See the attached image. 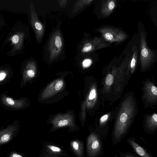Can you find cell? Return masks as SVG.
<instances>
[{
	"label": "cell",
	"mask_w": 157,
	"mask_h": 157,
	"mask_svg": "<svg viewBox=\"0 0 157 157\" xmlns=\"http://www.w3.org/2000/svg\"><path fill=\"white\" fill-rule=\"evenodd\" d=\"M133 102L131 97L128 98L122 105L112 133V141L113 145L120 142L127 133L134 113Z\"/></svg>",
	"instance_id": "cell-1"
},
{
	"label": "cell",
	"mask_w": 157,
	"mask_h": 157,
	"mask_svg": "<svg viewBox=\"0 0 157 157\" xmlns=\"http://www.w3.org/2000/svg\"><path fill=\"white\" fill-rule=\"evenodd\" d=\"M71 124L70 120L63 119L58 121H56L54 123V124L55 127H60L66 125H69Z\"/></svg>",
	"instance_id": "cell-14"
},
{
	"label": "cell",
	"mask_w": 157,
	"mask_h": 157,
	"mask_svg": "<svg viewBox=\"0 0 157 157\" xmlns=\"http://www.w3.org/2000/svg\"><path fill=\"white\" fill-rule=\"evenodd\" d=\"M10 157H23L21 155L15 152H13L12 153L10 156Z\"/></svg>",
	"instance_id": "cell-26"
},
{
	"label": "cell",
	"mask_w": 157,
	"mask_h": 157,
	"mask_svg": "<svg viewBox=\"0 0 157 157\" xmlns=\"http://www.w3.org/2000/svg\"><path fill=\"white\" fill-rule=\"evenodd\" d=\"M146 89V95L149 100H154L156 98L157 88L155 85L149 84L147 85Z\"/></svg>",
	"instance_id": "cell-12"
},
{
	"label": "cell",
	"mask_w": 157,
	"mask_h": 157,
	"mask_svg": "<svg viewBox=\"0 0 157 157\" xmlns=\"http://www.w3.org/2000/svg\"><path fill=\"white\" fill-rule=\"evenodd\" d=\"M117 157H137L136 155L130 152H123L120 153L119 156H117Z\"/></svg>",
	"instance_id": "cell-16"
},
{
	"label": "cell",
	"mask_w": 157,
	"mask_h": 157,
	"mask_svg": "<svg viewBox=\"0 0 157 157\" xmlns=\"http://www.w3.org/2000/svg\"><path fill=\"white\" fill-rule=\"evenodd\" d=\"M127 143L132 148L135 152L140 157H154L144 147L138 144L132 137H130L127 140Z\"/></svg>",
	"instance_id": "cell-7"
},
{
	"label": "cell",
	"mask_w": 157,
	"mask_h": 157,
	"mask_svg": "<svg viewBox=\"0 0 157 157\" xmlns=\"http://www.w3.org/2000/svg\"><path fill=\"white\" fill-rule=\"evenodd\" d=\"M108 118V115L105 114L102 116L100 119V127H101L106 122Z\"/></svg>",
	"instance_id": "cell-19"
},
{
	"label": "cell",
	"mask_w": 157,
	"mask_h": 157,
	"mask_svg": "<svg viewBox=\"0 0 157 157\" xmlns=\"http://www.w3.org/2000/svg\"><path fill=\"white\" fill-rule=\"evenodd\" d=\"M107 46V44L102 38L96 36L93 40L84 44L82 51L87 52L106 48Z\"/></svg>",
	"instance_id": "cell-5"
},
{
	"label": "cell",
	"mask_w": 157,
	"mask_h": 157,
	"mask_svg": "<svg viewBox=\"0 0 157 157\" xmlns=\"http://www.w3.org/2000/svg\"><path fill=\"white\" fill-rule=\"evenodd\" d=\"M6 76V74L4 73H1L0 74V80L3 79Z\"/></svg>",
	"instance_id": "cell-27"
},
{
	"label": "cell",
	"mask_w": 157,
	"mask_h": 157,
	"mask_svg": "<svg viewBox=\"0 0 157 157\" xmlns=\"http://www.w3.org/2000/svg\"><path fill=\"white\" fill-rule=\"evenodd\" d=\"M27 75L30 77H33L35 75V73L32 70H29L27 71Z\"/></svg>",
	"instance_id": "cell-24"
},
{
	"label": "cell",
	"mask_w": 157,
	"mask_h": 157,
	"mask_svg": "<svg viewBox=\"0 0 157 157\" xmlns=\"http://www.w3.org/2000/svg\"><path fill=\"white\" fill-rule=\"evenodd\" d=\"M55 44L56 47L60 48L62 45L61 39L59 36H56L55 39Z\"/></svg>",
	"instance_id": "cell-18"
},
{
	"label": "cell",
	"mask_w": 157,
	"mask_h": 157,
	"mask_svg": "<svg viewBox=\"0 0 157 157\" xmlns=\"http://www.w3.org/2000/svg\"><path fill=\"white\" fill-rule=\"evenodd\" d=\"M7 102L10 105H13L14 104V101L10 98H7L6 99Z\"/></svg>",
	"instance_id": "cell-25"
},
{
	"label": "cell",
	"mask_w": 157,
	"mask_h": 157,
	"mask_svg": "<svg viewBox=\"0 0 157 157\" xmlns=\"http://www.w3.org/2000/svg\"><path fill=\"white\" fill-rule=\"evenodd\" d=\"M63 82L62 80H59L56 83L55 86V89L56 90H59L62 87Z\"/></svg>",
	"instance_id": "cell-20"
},
{
	"label": "cell",
	"mask_w": 157,
	"mask_h": 157,
	"mask_svg": "<svg viewBox=\"0 0 157 157\" xmlns=\"http://www.w3.org/2000/svg\"><path fill=\"white\" fill-rule=\"evenodd\" d=\"M131 51L132 56L129 64V68L132 72L135 69L137 60L138 50L137 46L136 45H134Z\"/></svg>",
	"instance_id": "cell-11"
},
{
	"label": "cell",
	"mask_w": 157,
	"mask_h": 157,
	"mask_svg": "<svg viewBox=\"0 0 157 157\" xmlns=\"http://www.w3.org/2000/svg\"><path fill=\"white\" fill-rule=\"evenodd\" d=\"M139 35L140 60L141 68L145 69L155 61L157 57L156 52L148 47L147 40V34L145 32L140 31Z\"/></svg>",
	"instance_id": "cell-2"
},
{
	"label": "cell",
	"mask_w": 157,
	"mask_h": 157,
	"mask_svg": "<svg viewBox=\"0 0 157 157\" xmlns=\"http://www.w3.org/2000/svg\"><path fill=\"white\" fill-rule=\"evenodd\" d=\"M1 3V1L0 0V3Z\"/></svg>",
	"instance_id": "cell-28"
},
{
	"label": "cell",
	"mask_w": 157,
	"mask_h": 157,
	"mask_svg": "<svg viewBox=\"0 0 157 157\" xmlns=\"http://www.w3.org/2000/svg\"><path fill=\"white\" fill-rule=\"evenodd\" d=\"M101 37L106 42L120 43L128 37V35L123 30L117 28L108 26L101 27L97 29Z\"/></svg>",
	"instance_id": "cell-3"
},
{
	"label": "cell",
	"mask_w": 157,
	"mask_h": 157,
	"mask_svg": "<svg viewBox=\"0 0 157 157\" xmlns=\"http://www.w3.org/2000/svg\"><path fill=\"white\" fill-rule=\"evenodd\" d=\"M34 26L35 28L37 30H40L42 29V25L39 22H36L34 23Z\"/></svg>",
	"instance_id": "cell-23"
},
{
	"label": "cell",
	"mask_w": 157,
	"mask_h": 157,
	"mask_svg": "<svg viewBox=\"0 0 157 157\" xmlns=\"http://www.w3.org/2000/svg\"><path fill=\"white\" fill-rule=\"evenodd\" d=\"M92 63L91 60L89 59L84 60L82 63V64L85 67H87L90 66Z\"/></svg>",
	"instance_id": "cell-21"
},
{
	"label": "cell",
	"mask_w": 157,
	"mask_h": 157,
	"mask_svg": "<svg viewBox=\"0 0 157 157\" xmlns=\"http://www.w3.org/2000/svg\"><path fill=\"white\" fill-rule=\"evenodd\" d=\"M24 34L22 32L16 33L12 35L9 39L13 45L12 52L20 50L22 46Z\"/></svg>",
	"instance_id": "cell-8"
},
{
	"label": "cell",
	"mask_w": 157,
	"mask_h": 157,
	"mask_svg": "<svg viewBox=\"0 0 157 157\" xmlns=\"http://www.w3.org/2000/svg\"><path fill=\"white\" fill-rule=\"evenodd\" d=\"M71 145L74 152L78 156H82L83 153V147L82 144L77 140H72Z\"/></svg>",
	"instance_id": "cell-10"
},
{
	"label": "cell",
	"mask_w": 157,
	"mask_h": 157,
	"mask_svg": "<svg viewBox=\"0 0 157 157\" xmlns=\"http://www.w3.org/2000/svg\"><path fill=\"white\" fill-rule=\"evenodd\" d=\"M113 81V75L111 74H108L106 76L105 82L106 84L108 86L111 85Z\"/></svg>",
	"instance_id": "cell-15"
},
{
	"label": "cell",
	"mask_w": 157,
	"mask_h": 157,
	"mask_svg": "<svg viewBox=\"0 0 157 157\" xmlns=\"http://www.w3.org/2000/svg\"><path fill=\"white\" fill-rule=\"evenodd\" d=\"M146 127L149 133L154 132L157 126V115L154 113L148 118L146 122Z\"/></svg>",
	"instance_id": "cell-9"
},
{
	"label": "cell",
	"mask_w": 157,
	"mask_h": 157,
	"mask_svg": "<svg viewBox=\"0 0 157 157\" xmlns=\"http://www.w3.org/2000/svg\"><path fill=\"white\" fill-rule=\"evenodd\" d=\"M13 129H9L0 132V145L8 142L11 139Z\"/></svg>",
	"instance_id": "cell-13"
},
{
	"label": "cell",
	"mask_w": 157,
	"mask_h": 157,
	"mask_svg": "<svg viewBox=\"0 0 157 157\" xmlns=\"http://www.w3.org/2000/svg\"><path fill=\"white\" fill-rule=\"evenodd\" d=\"M117 3L115 0L102 1L100 10L101 15L106 17L110 15L116 8Z\"/></svg>",
	"instance_id": "cell-6"
},
{
	"label": "cell",
	"mask_w": 157,
	"mask_h": 157,
	"mask_svg": "<svg viewBox=\"0 0 157 157\" xmlns=\"http://www.w3.org/2000/svg\"></svg>",
	"instance_id": "cell-29"
},
{
	"label": "cell",
	"mask_w": 157,
	"mask_h": 157,
	"mask_svg": "<svg viewBox=\"0 0 157 157\" xmlns=\"http://www.w3.org/2000/svg\"><path fill=\"white\" fill-rule=\"evenodd\" d=\"M102 138L94 132L88 136L87 142V154L88 157H97L102 155L103 145Z\"/></svg>",
	"instance_id": "cell-4"
},
{
	"label": "cell",
	"mask_w": 157,
	"mask_h": 157,
	"mask_svg": "<svg viewBox=\"0 0 157 157\" xmlns=\"http://www.w3.org/2000/svg\"><path fill=\"white\" fill-rule=\"evenodd\" d=\"M96 95V90L94 89H92L89 94V98L90 100H92L94 98Z\"/></svg>",
	"instance_id": "cell-22"
},
{
	"label": "cell",
	"mask_w": 157,
	"mask_h": 157,
	"mask_svg": "<svg viewBox=\"0 0 157 157\" xmlns=\"http://www.w3.org/2000/svg\"><path fill=\"white\" fill-rule=\"evenodd\" d=\"M47 147L52 151L55 153L60 152L62 151L61 149L59 147L52 145H47Z\"/></svg>",
	"instance_id": "cell-17"
}]
</instances>
